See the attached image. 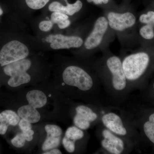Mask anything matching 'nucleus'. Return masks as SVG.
<instances>
[{
	"instance_id": "cd10ccee",
	"label": "nucleus",
	"mask_w": 154,
	"mask_h": 154,
	"mask_svg": "<svg viewBox=\"0 0 154 154\" xmlns=\"http://www.w3.org/2000/svg\"><path fill=\"white\" fill-rule=\"evenodd\" d=\"M8 126L5 125L0 123V134H5L8 130Z\"/></svg>"
},
{
	"instance_id": "2eb2a0df",
	"label": "nucleus",
	"mask_w": 154,
	"mask_h": 154,
	"mask_svg": "<svg viewBox=\"0 0 154 154\" xmlns=\"http://www.w3.org/2000/svg\"><path fill=\"white\" fill-rule=\"evenodd\" d=\"M51 21L54 24H57L59 28L63 29L68 28L71 24L69 16L60 12H54L51 14Z\"/></svg>"
},
{
	"instance_id": "dca6fc26",
	"label": "nucleus",
	"mask_w": 154,
	"mask_h": 154,
	"mask_svg": "<svg viewBox=\"0 0 154 154\" xmlns=\"http://www.w3.org/2000/svg\"><path fill=\"white\" fill-rule=\"evenodd\" d=\"M82 130L75 126L70 127L67 129L65 136L69 139L75 145V142L82 140L85 136Z\"/></svg>"
},
{
	"instance_id": "bb28decb",
	"label": "nucleus",
	"mask_w": 154,
	"mask_h": 154,
	"mask_svg": "<svg viewBox=\"0 0 154 154\" xmlns=\"http://www.w3.org/2000/svg\"><path fill=\"white\" fill-rule=\"evenodd\" d=\"M22 133L26 140L30 141L33 140V135L34 134V132L32 130L30 129L27 131H23Z\"/></svg>"
},
{
	"instance_id": "9b49d317",
	"label": "nucleus",
	"mask_w": 154,
	"mask_h": 154,
	"mask_svg": "<svg viewBox=\"0 0 154 154\" xmlns=\"http://www.w3.org/2000/svg\"><path fill=\"white\" fill-rule=\"evenodd\" d=\"M31 65L30 60L23 59L5 66L4 71L11 77L18 76L26 73Z\"/></svg>"
},
{
	"instance_id": "5701e85b",
	"label": "nucleus",
	"mask_w": 154,
	"mask_h": 154,
	"mask_svg": "<svg viewBox=\"0 0 154 154\" xmlns=\"http://www.w3.org/2000/svg\"><path fill=\"white\" fill-rule=\"evenodd\" d=\"M25 140L23 133H21L18 134L11 140V143L16 147L21 148L25 145Z\"/></svg>"
},
{
	"instance_id": "423d86ee",
	"label": "nucleus",
	"mask_w": 154,
	"mask_h": 154,
	"mask_svg": "<svg viewBox=\"0 0 154 154\" xmlns=\"http://www.w3.org/2000/svg\"><path fill=\"white\" fill-rule=\"evenodd\" d=\"M96 128V136L100 140L102 152L105 153L129 154L135 147L132 142L112 132L101 122L97 125Z\"/></svg>"
},
{
	"instance_id": "6e6552de",
	"label": "nucleus",
	"mask_w": 154,
	"mask_h": 154,
	"mask_svg": "<svg viewBox=\"0 0 154 154\" xmlns=\"http://www.w3.org/2000/svg\"><path fill=\"white\" fill-rule=\"evenodd\" d=\"M28 48L20 42L14 40L5 45L0 51V64L4 66L25 59L29 54Z\"/></svg>"
},
{
	"instance_id": "7ed1b4c3",
	"label": "nucleus",
	"mask_w": 154,
	"mask_h": 154,
	"mask_svg": "<svg viewBox=\"0 0 154 154\" xmlns=\"http://www.w3.org/2000/svg\"><path fill=\"white\" fill-rule=\"evenodd\" d=\"M152 49L144 46L140 49L121 51L119 57L131 92L138 88L152 64L154 54Z\"/></svg>"
},
{
	"instance_id": "412c9836",
	"label": "nucleus",
	"mask_w": 154,
	"mask_h": 154,
	"mask_svg": "<svg viewBox=\"0 0 154 154\" xmlns=\"http://www.w3.org/2000/svg\"><path fill=\"white\" fill-rule=\"evenodd\" d=\"M50 0H25L26 4L30 8L39 10L46 5Z\"/></svg>"
},
{
	"instance_id": "f3484780",
	"label": "nucleus",
	"mask_w": 154,
	"mask_h": 154,
	"mask_svg": "<svg viewBox=\"0 0 154 154\" xmlns=\"http://www.w3.org/2000/svg\"><path fill=\"white\" fill-rule=\"evenodd\" d=\"M31 78L30 75L26 72L19 76L11 77L8 82V84L11 87L15 88L29 82Z\"/></svg>"
},
{
	"instance_id": "9d476101",
	"label": "nucleus",
	"mask_w": 154,
	"mask_h": 154,
	"mask_svg": "<svg viewBox=\"0 0 154 154\" xmlns=\"http://www.w3.org/2000/svg\"><path fill=\"white\" fill-rule=\"evenodd\" d=\"M66 6H64L60 3L54 2L49 5L48 9L51 12H60L72 17L79 12L82 9L83 4L81 0H77L75 2L70 4L68 0H64Z\"/></svg>"
},
{
	"instance_id": "c756f323",
	"label": "nucleus",
	"mask_w": 154,
	"mask_h": 154,
	"mask_svg": "<svg viewBox=\"0 0 154 154\" xmlns=\"http://www.w3.org/2000/svg\"><path fill=\"white\" fill-rule=\"evenodd\" d=\"M3 11L2 10V8H1V7H0V16H1V15H2V14H3Z\"/></svg>"
},
{
	"instance_id": "aec40b11",
	"label": "nucleus",
	"mask_w": 154,
	"mask_h": 154,
	"mask_svg": "<svg viewBox=\"0 0 154 154\" xmlns=\"http://www.w3.org/2000/svg\"><path fill=\"white\" fill-rule=\"evenodd\" d=\"M89 3H93L96 6L101 7L103 10L110 8L116 5L114 4L112 0H87Z\"/></svg>"
},
{
	"instance_id": "a211bd4d",
	"label": "nucleus",
	"mask_w": 154,
	"mask_h": 154,
	"mask_svg": "<svg viewBox=\"0 0 154 154\" xmlns=\"http://www.w3.org/2000/svg\"><path fill=\"white\" fill-rule=\"evenodd\" d=\"M61 136L53 137L47 136V138L42 145V149L43 151H46L50 149L57 147L60 144Z\"/></svg>"
},
{
	"instance_id": "a878e982",
	"label": "nucleus",
	"mask_w": 154,
	"mask_h": 154,
	"mask_svg": "<svg viewBox=\"0 0 154 154\" xmlns=\"http://www.w3.org/2000/svg\"><path fill=\"white\" fill-rule=\"evenodd\" d=\"M19 126L22 132L29 130L32 128L31 123L23 119H21L19 121Z\"/></svg>"
},
{
	"instance_id": "4468645a",
	"label": "nucleus",
	"mask_w": 154,
	"mask_h": 154,
	"mask_svg": "<svg viewBox=\"0 0 154 154\" xmlns=\"http://www.w3.org/2000/svg\"><path fill=\"white\" fill-rule=\"evenodd\" d=\"M19 121V116L12 110H6L0 113V123L7 126H16Z\"/></svg>"
},
{
	"instance_id": "c85d7f7f",
	"label": "nucleus",
	"mask_w": 154,
	"mask_h": 154,
	"mask_svg": "<svg viewBox=\"0 0 154 154\" xmlns=\"http://www.w3.org/2000/svg\"><path fill=\"white\" fill-rule=\"evenodd\" d=\"M44 154H62L61 152L58 149H53L50 151L46 152L44 153Z\"/></svg>"
},
{
	"instance_id": "0eeeda50",
	"label": "nucleus",
	"mask_w": 154,
	"mask_h": 154,
	"mask_svg": "<svg viewBox=\"0 0 154 154\" xmlns=\"http://www.w3.org/2000/svg\"><path fill=\"white\" fill-rule=\"evenodd\" d=\"M105 109L96 105H79L75 108L73 122L75 126L84 130L88 129L92 125L101 122V118Z\"/></svg>"
},
{
	"instance_id": "393cba45",
	"label": "nucleus",
	"mask_w": 154,
	"mask_h": 154,
	"mask_svg": "<svg viewBox=\"0 0 154 154\" xmlns=\"http://www.w3.org/2000/svg\"><path fill=\"white\" fill-rule=\"evenodd\" d=\"M53 25V23L51 20H45L40 22L38 27L42 31L48 32L51 30Z\"/></svg>"
},
{
	"instance_id": "f8f14e48",
	"label": "nucleus",
	"mask_w": 154,
	"mask_h": 154,
	"mask_svg": "<svg viewBox=\"0 0 154 154\" xmlns=\"http://www.w3.org/2000/svg\"><path fill=\"white\" fill-rule=\"evenodd\" d=\"M18 115L22 119L31 123H36L40 119V115L38 111L30 105H24L18 110Z\"/></svg>"
},
{
	"instance_id": "39448f33",
	"label": "nucleus",
	"mask_w": 154,
	"mask_h": 154,
	"mask_svg": "<svg viewBox=\"0 0 154 154\" xmlns=\"http://www.w3.org/2000/svg\"><path fill=\"white\" fill-rule=\"evenodd\" d=\"M105 110L101 118V123L112 132L132 142L136 146L139 139L136 130L118 110Z\"/></svg>"
},
{
	"instance_id": "20e7f679",
	"label": "nucleus",
	"mask_w": 154,
	"mask_h": 154,
	"mask_svg": "<svg viewBox=\"0 0 154 154\" xmlns=\"http://www.w3.org/2000/svg\"><path fill=\"white\" fill-rule=\"evenodd\" d=\"M115 37V33L110 28L107 19L102 14L94 21L82 47L85 52L91 56L109 48Z\"/></svg>"
},
{
	"instance_id": "1a4fd4ad",
	"label": "nucleus",
	"mask_w": 154,
	"mask_h": 154,
	"mask_svg": "<svg viewBox=\"0 0 154 154\" xmlns=\"http://www.w3.org/2000/svg\"><path fill=\"white\" fill-rule=\"evenodd\" d=\"M52 49H69L80 48L84 44V38L79 35H64L58 34L50 35L46 38Z\"/></svg>"
},
{
	"instance_id": "6ab92c4d",
	"label": "nucleus",
	"mask_w": 154,
	"mask_h": 154,
	"mask_svg": "<svg viewBox=\"0 0 154 154\" xmlns=\"http://www.w3.org/2000/svg\"><path fill=\"white\" fill-rule=\"evenodd\" d=\"M152 23L154 24V11L149 10L140 14L137 17V24H145Z\"/></svg>"
},
{
	"instance_id": "b1692460",
	"label": "nucleus",
	"mask_w": 154,
	"mask_h": 154,
	"mask_svg": "<svg viewBox=\"0 0 154 154\" xmlns=\"http://www.w3.org/2000/svg\"><path fill=\"white\" fill-rule=\"evenodd\" d=\"M63 144L66 150L69 153H73L75 150V145L71 140L65 136L63 140Z\"/></svg>"
},
{
	"instance_id": "ddd939ff",
	"label": "nucleus",
	"mask_w": 154,
	"mask_h": 154,
	"mask_svg": "<svg viewBox=\"0 0 154 154\" xmlns=\"http://www.w3.org/2000/svg\"><path fill=\"white\" fill-rule=\"evenodd\" d=\"M29 105L35 108L43 107L47 103V97L41 91L33 90L28 92L26 95Z\"/></svg>"
},
{
	"instance_id": "7c9ffc66",
	"label": "nucleus",
	"mask_w": 154,
	"mask_h": 154,
	"mask_svg": "<svg viewBox=\"0 0 154 154\" xmlns=\"http://www.w3.org/2000/svg\"><path fill=\"white\" fill-rule=\"evenodd\" d=\"M152 88H153V90L154 91V81L153 83V84H152Z\"/></svg>"
},
{
	"instance_id": "f257e3e1",
	"label": "nucleus",
	"mask_w": 154,
	"mask_h": 154,
	"mask_svg": "<svg viewBox=\"0 0 154 154\" xmlns=\"http://www.w3.org/2000/svg\"><path fill=\"white\" fill-rule=\"evenodd\" d=\"M110 103L116 108L122 105L131 93L122 68L121 58L109 48L99 57L91 60Z\"/></svg>"
},
{
	"instance_id": "f03ea898",
	"label": "nucleus",
	"mask_w": 154,
	"mask_h": 154,
	"mask_svg": "<svg viewBox=\"0 0 154 154\" xmlns=\"http://www.w3.org/2000/svg\"><path fill=\"white\" fill-rule=\"evenodd\" d=\"M103 15L115 33L121 51L133 50L140 42L137 29V15L127 3L103 10Z\"/></svg>"
},
{
	"instance_id": "4be33fe9",
	"label": "nucleus",
	"mask_w": 154,
	"mask_h": 154,
	"mask_svg": "<svg viewBox=\"0 0 154 154\" xmlns=\"http://www.w3.org/2000/svg\"><path fill=\"white\" fill-rule=\"evenodd\" d=\"M45 128L47 132V136H49L60 137L62 134L60 128L57 125H47Z\"/></svg>"
}]
</instances>
